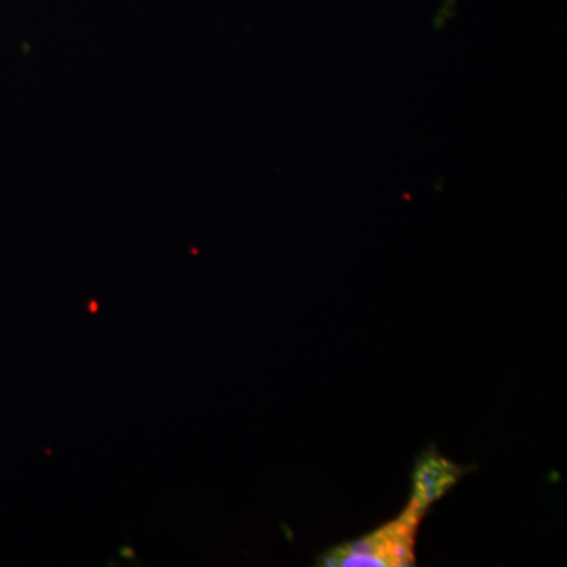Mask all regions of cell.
<instances>
[{
	"label": "cell",
	"instance_id": "6da1fadb",
	"mask_svg": "<svg viewBox=\"0 0 567 567\" xmlns=\"http://www.w3.org/2000/svg\"><path fill=\"white\" fill-rule=\"evenodd\" d=\"M423 511L406 506L401 516L371 535L330 548L320 558L324 567H404L415 565V540Z\"/></svg>",
	"mask_w": 567,
	"mask_h": 567
},
{
	"label": "cell",
	"instance_id": "7a4b0ae2",
	"mask_svg": "<svg viewBox=\"0 0 567 567\" xmlns=\"http://www.w3.org/2000/svg\"><path fill=\"white\" fill-rule=\"evenodd\" d=\"M464 475V468L431 450L416 462L412 475V499L409 505L416 509L427 511L443 498Z\"/></svg>",
	"mask_w": 567,
	"mask_h": 567
}]
</instances>
